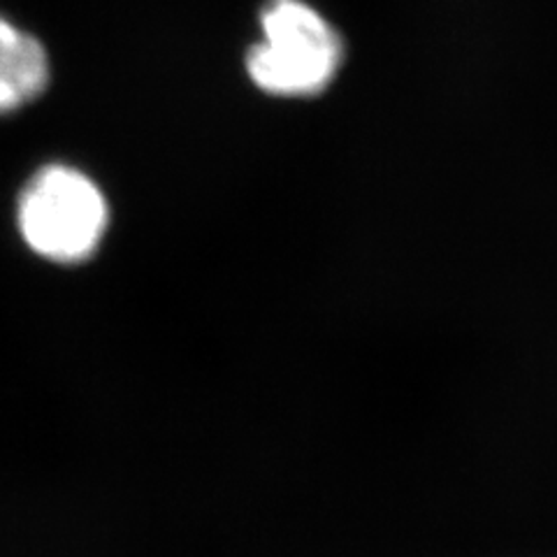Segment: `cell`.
<instances>
[{"mask_svg": "<svg viewBox=\"0 0 557 557\" xmlns=\"http://www.w3.org/2000/svg\"><path fill=\"white\" fill-rule=\"evenodd\" d=\"M265 42L249 51L247 67L260 89L276 96L317 94L339 65V40L302 0H274L263 12Z\"/></svg>", "mask_w": 557, "mask_h": 557, "instance_id": "cell-2", "label": "cell"}, {"mask_svg": "<svg viewBox=\"0 0 557 557\" xmlns=\"http://www.w3.org/2000/svg\"><path fill=\"white\" fill-rule=\"evenodd\" d=\"M108 202L75 168L49 165L26 184L20 198V231L28 247L54 263H82L108 231Z\"/></svg>", "mask_w": 557, "mask_h": 557, "instance_id": "cell-1", "label": "cell"}, {"mask_svg": "<svg viewBox=\"0 0 557 557\" xmlns=\"http://www.w3.org/2000/svg\"><path fill=\"white\" fill-rule=\"evenodd\" d=\"M47 84L49 59L40 40L0 16V114L26 108Z\"/></svg>", "mask_w": 557, "mask_h": 557, "instance_id": "cell-3", "label": "cell"}]
</instances>
